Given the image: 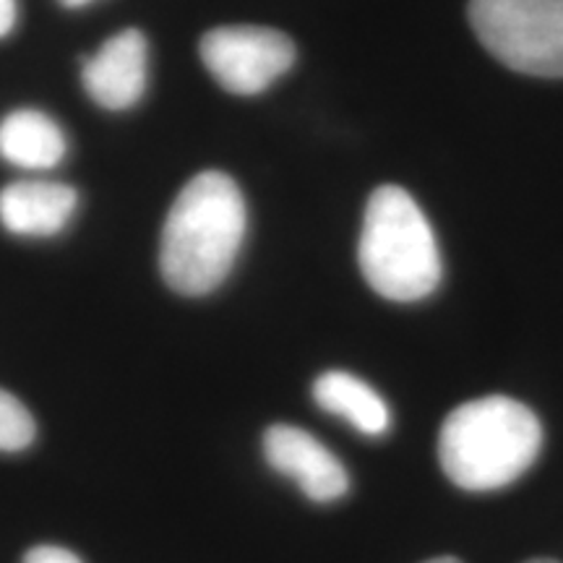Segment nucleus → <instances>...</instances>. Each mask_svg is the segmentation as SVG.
<instances>
[{"instance_id": "1", "label": "nucleus", "mask_w": 563, "mask_h": 563, "mask_svg": "<svg viewBox=\"0 0 563 563\" xmlns=\"http://www.w3.org/2000/svg\"><path fill=\"white\" fill-rule=\"evenodd\" d=\"M249 211L238 183L209 170L188 180L162 228L159 269L170 290L188 298L214 292L243 249Z\"/></svg>"}, {"instance_id": "2", "label": "nucleus", "mask_w": 563, "mask_h": 563, "mask_svg": "<svg viewBox=\"0 0 563 563\" xmlns=\"http://www.w3.org/2000/svg\"><path fill=\"white\" fill-rule=\"evenodd\" d=\"M543 449V426L511 397L473 399L449 412L439 433V462L462 490H498L522 477Z\"/></svg>"}, {"instance_id": "3", "label": "nucleus", "mask_w": 563, "mask_h": 563, "mask_svg": "<svg viewBox=\"0 0 563 563\" xmlns=\"http://www.w3.org/2000/svg\"><path fill=\"white\" fill-rule=\"evenodd\" d=\"M357 262L371 290L386 300L415 302L439 287V243L428 217L405 188L382 186L371 194Z\"/></svg>"}, {"instance_id": "4", "label": "nucleus", "mask_w": 563, "mask_h": 563, "mask_svg": "<svg viewBox=\"0 0 563 563\" xmlns=\"http://www.w3.org/2000/svg\"><path fill=\"white\" fill-rule=\"evenodd\" d=\"M470 26L506 68L563 79V0H470Z\"/></svg>"}, {"instance_id": "5", "label": "nucleus", "mask_w": 563, "mask_h": 563, "mask_svg": "<svg viewBox=\"0 0 563 563\" xmlns=\"http://www.w3.org/2000/svg\"><path fill=\"white\" fill-rule=\"evenodd\" d=\"M201 63L224 91L238 97L262 95L295 66V45L269 26H217L199 45Z\"/></svg>"}, {"instance_id": "6", "label": "nucleus", "mask_w": 563, "mask_h": 563, "mask_svg": "<svg viewBox=\"0 0 563 563\" xmlns=\"http://www.w3.org/2000/svg\"><path fill=\"white\" fill-rule=\"evenodd\" d=\"M264 456L316 504L340 501L350 490L347 467L302 428L272 426L264 433Z\"/></svg>"}, {"instance_id": "7", "label": "nucleus", "mask_w": 563, "mask_h": 563, "mask_svg": "<svg viewBox=\"0 0 563 563\" xmlns=\"http://www.w3.org/2000/svg\"><path fill=\"white\" fill-rule=\"evenodd\" d=\"M146 70H150V45L144 32L123 30L104 42L91 58L84 63L81 81L87 95L100 108L121 112L131 110L146 91Z\"/></svg>"}, {"instance_id": "8", "label": "nucleus", "mask_w": 563, "mask_h": 563, "mask_svg": "<svg viewBox=\"0 0 563 563\" xmlns=\"http://www.w3.org/2000/svg\"><path fill=\"white\" fill-rule=\"evenodd\" d=\"M79 207V194L66 183L16 180L0 191V224L21 238H53Z\"/></svg>"}, {"instance_id": "9", "label": "nucleus", "mask_w": 563, "mask_h": 563, "mask_svg": "<svg viewBox=\"0 0 563 563\" xmlns=\"http://www.w3.org/2000/svg\"><path fill=\"white\" fill-rule=\"evenodd\" d=\"M66 133L40 110H13L0 121V157L24 170H53L66 157Z\"/></svg>"}, {"instance_id": "10", "label": "nucleus", "mask_w": 563, "mask_h": 563, "mask_svg": "<svg viewBox=\"0 0 563 563\" xmlns=\"http://www.w3.org/2000/svg\"><path fill=\"white\" fill-rule=\"evenodd\" d=\"M313 399L323 412L350 422L363 435H384L391 426L384 397L347 371H327L316 378Z\"/></svg>"}, {"instance_id": "11", "label": "nucleus", "mask_w": 563, "mask_h": 563, "mask_svg": "<svg viewBox=\"0 0 563 563\" xmlns=\"http://www.w3.org/2000/svg\"><path fill=\"white\" fill-rule=\"evenodd\" d=\"M37 426L32 412L13 394L0 389V452H24L34 443Z\"/></svg>"}, {"instance_id": "12", "label": "nucleus", "mask_w": 563, "mask_h": 563, "mask_svg": "<svg viewBox=\"0 0 563 563\" xmlns=\"http://www.w3.org/2000/svg\"><path fill=\"white\" fill-rule=\"evenodd\" d=\"M24 563H84L79 555L60 545H37L24 555Z\"/></svg>"}, {"instance_id": "13", "label": "nucleus", "mask_w": 563, "mask_h": 563, "mask_svg": "<svg viewBox=\"0 0 563 563\" xmlns=\"http://www.w3.org/2000/svg\"><path fill=\"white\" fill-rule=\"evenodd\" d=\"M16 0H0V37H9L16 26Z\"/></svg>"}, {"instance_id": "14", "label": "nucleus", "mask_w": 563, "mask_h": 563, "mask_svg": "<svg viewBox=\"0 0 563 563\" xmlns=\"http://www.w3.org/2000/svg\"><path fill=\"white\" fill-rule=\"evenodd\" d=\"M60 5H66V9H84V5L95 3V0H58Z\"/></svg>"}, {"instance_id": "15", "label": "nucleus", "mask_w": 563, "mask_h": 563, "mask_svg": "<svg viewBox=\"0 0 563 563\" xmlns=\"http://www.w3.org/2000/svg\"><path fill=\"white\" fill-rule=\"evenodd\" d=\"M422 563H462V561L452 559V555H441V559H431V561H422Z\"/></svg>"}, {"instance_id": "16", "label": "nucleus", "mask_w": 563, "mask_h": 563, "mask_svg": "<svg viewBox=\"0 0 563 563\" xmlns=\"http://www.w3.org/2000/svg\"><path fill=\"white\" fill-rule=\"evenodd\" d=\"M525 563H559V561H553V559H532V561H525Z\"/></svg>"}]
</instances>
